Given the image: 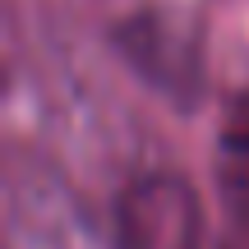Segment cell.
Listing matches in <instances>:
<instances>
[{"mask_svg":"<svg viewBox=\"0 0 249 249\" xmlns=\"http://www.w3.org/2000/svg\"><path fill=\"white\" fill-rule=\"evenodd\" d=\"M203 203L176 171L139 176L116 203V249H203Z\"/></svg>","mask_w":249,"mask_h":249,"instance_id":"6da1fadb","label":"cell"},{"mask_svg":"<svg viewBox=\"0 0 249 249\" xmlns=\"http://www.w3.org/2000/svg\"><path fill=\"white\" fill-rule=\"evenodd\" d=\"M120 55L157 92L176 102H194L203 92V51L176 18V9H139L116 28Z\"/></svg>","mask_w":249,"mask_h":249,"instance_id":"7a4b0ae2","label":"cell"},{"mask_svg":"<svg viewBox=\"0 0 249 249\" xmlns=\"http://www.w3.org/2000/svg\"><path fill=\"white\" fill-rule=\"evenodd\" d=\"M217 198H222L217 249H249V120H235L217 143Z\"/></svg>","mask_w":249,"mask_h":249,"instance_id":"3957f363","label":"cell"}]
</instances>
